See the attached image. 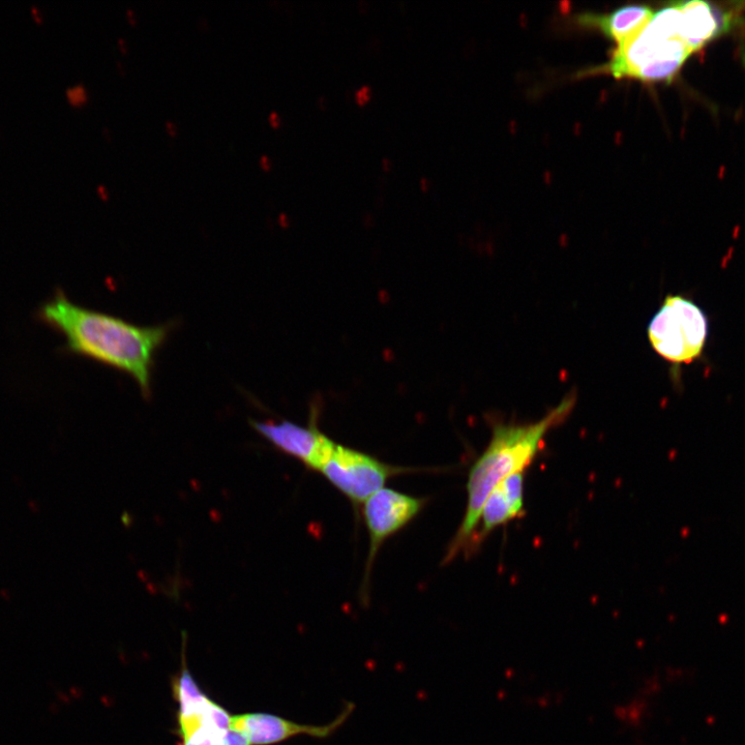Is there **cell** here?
Listing matches in <instances>:
<instances>
[{"label":"cell","mask_w":745,"mask_h":745,"mask_svg":"<svg viewBox=\"0 0 745 745\" xmlns=\"http://www.w3.org/2000/svg\"><path fill=\"white\" fill-rule=\"evenodd\" d=\"M524 485L525 472H519L503 480L491 492L484 504L470 555L479 549L496 528L522 517L525 508Z\"/></svg>","instance_id":"9c48e42d"},{"label":"cell","mask_w":745,"mask_h":745,"mask_svg":"<svg viewBox=\"0 0 745 745\" xmlns=\"http://www.w3.org/2000/svg\"><path fill=\"white\" fill-rule=\"evenodd\" d=\"M270 123L274 128H278L281 125V118L277 112L270 114Z\"/></svg>","instance_id":"9a60e30c"},{"label":"cell","mask_w":745,"mask_h":745,"mask_svg":"<svg viewBox=\"0 0 745 745\" xmlns=\"http://www.w3.org/2000/svg\"><path fill=\"white\" fill-rule=\"evenodd\" d=\"M259 163L262 169H264L265 171H268L272 168L271 160L268 159V157L266 156H262Z\"/></svg>","instance_id":"2e32d148"},{"label":"cell","mask_w":745,"mask_h":745,"mask_svg":"<svg viewBox=\"0 0 745 745\" xmlns=\"http://www.w3.org/2000/svg\"><path fill=\"white\" fill-rule=\"evenodd\" d=\"M126 14H127V17H128V20H129V22H130V23H131V24H132L133 26H134V25H136V24H137V17H136L135 11H134V10H132V9H128V10L126 11Z\"/></svg>","instance_id":"d6986e66"},{"label":"cell","mask_w":745,"mask_h":745,"mask_svg":"<svg viewBox=\"0 0 745 745\" xmlns=\"http://www.w3.org/2000/svg\"><path fill=\"white\" fill-rule=\"evenodd\" d=\"M66 96L70 104L75 107H80L88 101V94L86 87L83 84H77L69 87L66 92Z\"/></svg>","instance_id":"7c38bea8"},{"label":"cell","mask_w":745,"mask_h":745,"mask_svg":"<svg viewBox=\"0 0 745 745\" xmlns=\"http://www.w3.org/2000/svg\"><path fill=\"white\" fill-rule=\"evenodd\" d=\"M741 58H742V62H743L744 68H745V51H742Z\"/></svg>","instance_id":"44dd1931"},{"label":"cell","mask_w":745,"mask_h":745,"mask_svg":"<svg viewBox=\"0 0 745 745\" xmlns=\"http://www.w3.org/2000/svg\"><path fill=\"white\" fill-rule=\"evenodd\" d=\"M353 709L348 704L334 721L325 725L300 724L275 714L256 712L232 717L230 727L243 733L251 745H274L298 736L325 739L346 723Z\"/></svg>","instance_id":"ba28073f"},{"label":"cell","mask_w":745,"mask_h":745,"mask_svg":"<svg viewBox=\"0 0 745 745\" xmlns=\"http://www.w3.org/2000/svg\"><path fill=\"white\" fill-rule=\"evenodd\" d=\"M653 14L648 7L629 6L605 16L586 14L579 18V22L599 28L618 45L640 31L651 20Z\"/></svg>","instance_id":"8fae6325"},{"label":"cell","mask_w":745,"mask_h":745,"mask_svg":"<svg viewBox=\"0 0 745 745\" xmlns=\"http://www.w3.org/2000/svg\"><path fill=\"white\" fill-rule=\"evenodd\" d=\"M222 738H223V737H222ZM218 745H223V744H222V740L220 741V743H219Z\"/></svg>","instance_id":"7402d4cb"},{"label":"cell","mask_w":745,"mask_h":745,"mask_svg":"<svg viewBox=\"0 0 745 745\" xmlns=\"http://www.w3.org/2000/svg\"><path fill=\"white\" fill-rule=\"evenodd\" d=\"M576 397H565L539 422L532 424L496 423L487 449L471 467L467 482V508L464 519L443 559L449 564L460 554L470 555L484 504L491 492L509 476L525 472L540 452L551 430L572 413Z\"/></svg>","instance_id":"7a4b0ae2"},{"label":"cell","mask_w":745,"mask_h":745,"mask_svg":"<svg viewBox=\"0 0 745 745\" xmlns=\"http://www.w3.org/2000/svg\"><path fill=\"white\" fill-rule=\"evenodd\" d=\"M685 41L692 53L701 50L723 32L719 13L700 0L679 4Z\"/></svg>","instance_id":"30bf717a"},{"label":"cell","mask_w":745,"mask_h":745,"mask_svg":"<svg viewBox=\"0 0 745 745\" xmlns=\"http://www.w3.org/2000/svg\"><path fill=\"white\" fill-rule=\"evenodd\" d=\"M117 42H118L119 49H121L123 53H127L128 45H127L126 40L124 38H119Z\"/></svg>","instance_id":"ffe728a7"},{"label":"cell","mask_w":745,"mask_h":745,"mask_svg":"<svg viewBox=\"0 0 745 745\" xmlns=\"http://www.w3.org/2000/svg\"><path fill=\"white\" fill-rule=\"evenodd\" d=\"M252 428L275 449L301 461L310 470L320 472L331 459L337 443L323 434L316 420L309 427L289 421H250Z\"/></svg>","instance_id":"52a82bcc"},{"label":"cell","mask_w":745,"mask_h":745,"mask_svg":"<svg viewBox=\"0 0 745 745\" xmlns=\"http://www.w3.org/2000/svg\"><path fill=\"white\" fill-rule=\"evenodd\" d=\"M427 498H419L383 488L371 496L364 506V519L370 536L363 595L367 590L375 558L383 544L421 514Z\"/></svg>","instance_id":"8992f818"},{"label":"cell","mask_w":745,"mask_h":745,"mask_svg":"<svg viewBox=\"0 0 745 745\" xmlns=\"http://www.w3.org/2000/svg\"><path fill=\"white\" fill-rule=\"evenodd\" d=\"M165 127H166V130H167L168 134H169V135H170L171 137H174V136L176 135V133H177V128H176V125H175L174 123H172V122H167V123H166V126H165Z\"/></svg>","instance_id":"ac0fdd59"},{"label":"cell","mask_w":745,"mask_h":745,"mask_svg":"<svg viewBox=\"0 0 745 745\" xmlns=\"http://www.w3.org/2000/svg\"><path fill=\"white\" fill-rule=\"evenodd\" d=\"M97 192L99 196L104 200L107 201L109 199V193L107 188L104 185H99L97 187Z\"/></svg>","instance_id":"e0dca14e"},{"label":"cell","mask_w":745,"mask_h":745,"mask_svg":"<svg viewBox=\"0 0 745 745\" xmlns=\"http://www.w3.org/2000/svg\"><path fill=\"white\" fill-rule=\"evenodd\" d=\"M709 337L705 312L690 298L669 294L648 326V339L663 359L674 366L701 359Z\"/></svg>","instance_id":"277c9868"},{"label":"cell","mask_w":745,"mask_h":745,"mask_svg":"<svg viewBox=\"0 0 745 745\" xmlns=\"http://www.w3.org/2000/svg\"><path fill=\"white\" fill-rule=\"evenodd\" d=\"M31 11H32V14H33V16H34L35 20H36V21H37L38 23H40V24H41V23H43V22H44V17H43V13L41 12V10H40V9H39V8H38V7L36 6V5H33V6L31 7Z\"/></svg>","instance_id":"5bb4252c"},{"label":"cell","mask_w":745,"mask_h":745,"mask_svg":"<svg viewBox=\"0 0 745 745\" xmlns=\"http://www.w3.org/2000/svg\"><path fill=\"white\" fill-rule=\"evenodd\" d=\"M413 471L337 444L331 459L320 473L353 504L360 505L383 489L390 479Z\"/></svg>","instance_id":"5b68a950"},{"label":"cell","mask_w":745,"mask_h":745,"mask_svg":"<svg viewBox=\"0 0 745 745\" xmlns=\"http://www.w3.org/2000/svg\"><path fill=\"white\" fill-rule=\"evenodd\" d=\"M39 315L65 338L68 351L127 374L143 398L152 397L156 356L173 331V323L136 325L81 307L63 292L45 303Z\"/></svg>","instance_id":"6da1fadb"},{"label":"cell","mask_w":745,"mask_h":745,"mask_svg":"<svg viewBox=\"0 0 745 745\" xmlns=\"http://www.w3.org/2000/svg\"><path fill=\"white\" fill-rule=\"evenodd\" d=\"M371 94L372 89L369 86H364L356 93V100L359 104L364 105L370 100Z\"/></svg>","instance_id":"4fadbf2b"},{"label":"cell","mask_w":745,"mask_h":745,"mask_svg":"<svg viewBox=\"0 0 745 745\" xmlns=\"http://www.w3.org/2000/svg\"><path fill=\"white\" fill-rule=\"evenodd\" d=\"M0 135H2V134H0Z\"/></svg>","instance_id":"603a6c76"},{"label":"cell","mask_w":745,"mask_h":745,"mask_svg":"<svg viewBox=\"0 0 745 745\" xmlns=\"http://www.w3.org/2000/svg\"><path fill=\"white\" fill-rule=\"evenodd\" d=\"M692 54L675 4L654 13L640 31L618 44L606 69L617 79L669 82Z\"/></svg>","instance_id":"3957f363"}]
</instances>
